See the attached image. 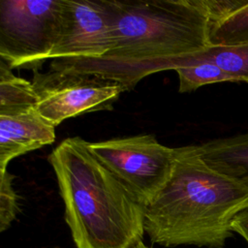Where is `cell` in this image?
<instances>
[{"instance_id": "cell-2", "label": "cell", "mask_w": 248, "mask_h": 248, "mask_svg": "<svg viewBox=\"0 0 248 248\" xmlns=\"http://www.w3.org/2000/svg\"><path fill=\"white\" fill-rule=\"evenodd\" d=\"M248 208V190L211 169L197 145L175 147L171 176L145 205L144 231L165 247L222 248L232 223Z\"/></svg>"}, {"instance_id": "cell-11", "label": "cell", "mask_w": 248, "mask_h": 248, "mask_svg": "<svg viewBox=\"0 0 248 248\" xmlns=\"http://www.w3.org/2000/svg\"><path fill=\"white\" fill-rule=\"evenodd\" d=\"M192 61H209L231 76L234 81L248 83V44L210 46Z\"/></svg>"}, {"instance_id": "cell-17", "label": "cell", "mask_w": 248, "mask_h": 248, "mask_svg": "<svg viewBox=\"0 0 248 248\" xmlns=\"http://www.w3.org/2000/svg\"><path fill=\"white\" fill-rule=\"evenodd\" d=\"M130 248H150V247L146 246L142 241H140V242H138L137 244L133 245V246H132V247H130Z\"/></svg>"}, {"instance_id": "cell-5", "label": "cell", "mask_w": 248, "mask_h": 248, "mask_svg": "<svg viewBox=\"0 0 248 248\" xmlns=\"http://www.w3.org/2000/svg\"><path fill=\"white\" fill-rule=\"evenodd\" d=\"M88 149L143 205L166 186L175 163V148L148 134L88 142Z\"/></svg>"}, {"instance_id": "cell-10", "label": "cell", "mask_w": 248, "mask_h": 248, "mask_svg": "<svg viewBox=\"0 0 248 248\" xmlns=\"http://www.w3.org/2000/svg\"><path fill=\"white\" fill-rule=\"evenodd\" d=\"M38 97L32 81L16 77L0 60V113L35 108Z\"/></svg>"}, {"instance_id": "cell-8", "label": "cell", "mask_w": 248, "mask_h": 248, "mask_svg": "<svg viewBox=\"0 0 248 248\" xmlns=\"http://www.w3.org/2000/svg\"><path fill=\"white\" fill-rule=\"evenodd\" d=\"M55 127L30 108L12 113H0V171L16 157L51 144Z\"/></svg>"}, {"instance_id": "cell-4", "label": "cell", "mask_w": 248, "mask_h": 248, "mask_svg": "<svg viewBox=\"0 0 248 248\" xmlns=\"http://www.w3.org/2000/svg\"><path fill=\"white\" fill-rule=\"evenodd\" d=\"M64 0H1L0 57L11 69L38 71L49 60Z\"/></svg>"}, {"instance_id": "cell-12", "label": "cell", "mask_w": 248, "mask_h": 248, "mask_svg": "<svg viewBox=\"0 0 248 248\" xmlns=\"http://www.w3.org/2000/svg\"><path fill=\"white\" fill-rule=\"evenodd\" d=\"M174 71L178 76L180 93H189L215 82L234 81L231 76L209 61H191Z\"/></svg>"}, {"instance_id": "cell-15", "label": "cell", "mask_w": 248, "mask_h": 248, "mask_svg": "<svg viewBox=\"0 0 248 248\" xmlns=\"http://www.w3.org/2000/svg\"><path fill=\"white\" fill-rule=\"evenodd\" d=\"M204 11L208 25H214L248 4V0H198Z\"/></svg>"}, {"instance_id": "cell-3", "label": "cell", "mask_w": 248, "mask_h": 248, "mask_svg": "<svg viewBox=\"0 0 248 248\" xmlns=\"http://www.w3.org/2000/svg\"><path fill=\"white\" fill-rule=\"evenodd\" d=\"M47 160L78 248H130L142 241L145 205L89 151L88 141L65 139Z\"/></svg>"}, {"instance_id": "cell-14", "label": "cell", "mask_w": 248, "mask_h": 248, "mask_svg": "<svg viewBox=\"0 0 248 248\" xmlns=\"http://www.w3.org/2000/svg\"><path fill=\"white\" fill-rule=\"evenodd\" d=\"M14 178L8 170L0 171V232L6 231L19 212L18 197L13 186Z\"/></svg>"}, {"instance_id": "cell-7", "label": "cell", "mask_w": 248, "mask_h": 248, "mask_svg": "<svg viewBox=\"0 0 248 248\" xmlns=\"http://www.w3.org/2000/svg\"><path fill=\"white\" fill-rule=\"evenodd\" d=\"M106 0H64L59 32L49 54L50 70L101 58L108 49Z\"/></svg>"}, {"instance_id": "cell-16", "label": "cell", "mask_w": 248, "mask_h": 248, "mask_svg": "<svg viewBox=\"0 0 248 248\" xmlns=\"http://www.w3.org/2000/svg\"><path fill=\"white\" fill-rule=\"evenodd\" d=\"M232 229L233 232H237L248 242V208L233 219Z\"/></svg>"}, {"instance_id": "cell-6", "label": "cell", "mask_w": 248, "mask_h": 248, "mask_svg": "<svg viewBox=\"0 0 248 248\" xmlns=\"http://www.w3.org/2000/svg\"><path fill=\"white\" fill-rule=\"evenodd\" d=\"M32 84L38 97L36 110L54 127L82 113L111 109L125 88L95 75L50 70L33 71Z\"/></svg>"}, {"instance_id": "cell-9", "label": "cell", "mask_w": 248, "mask_h": 248, "mask_svg": "<svg viewBox=\"0 0 248 248\" xmlns=\"http://www.w3.org/2000/svg\"><path fill=\"white\" fill-rule=\"evenodd\" d=\"M197 146L211 169L248 190V133L212 140Z\"/></svg>"}, {"instance_id": "cell-13", "label": "cell", "mask_w": 248, "mask_h": 248, "mask_svg": "<svg viewBox=\"0 0 248 248\" xmlns=\"http://www.w3.org/2000/svg\"><path fill=\"white\" fill-rule=\"evenodd\" d=\"M211 46L248 44V4L224 20L209 26Z\"/></svg>"}, {"instance_id": "cell-1", "label": "cell", "mask_w": 248, "mask_h": 248, "mask_svg": "<svg viewBox=\"0 0 248 248\" xmlns=\"http://www.w3.org/2000/svg\"><path fill=\"white\" fill-rule=\"evenodd\" d=\"M108 51L64 72L95 75L131 90L143 78L189 64L209 47L208 19L198 0H106Z\"/></svg>"}]
</instances>
